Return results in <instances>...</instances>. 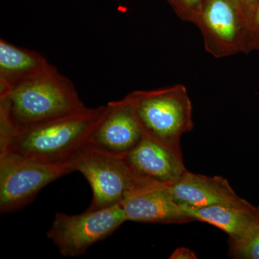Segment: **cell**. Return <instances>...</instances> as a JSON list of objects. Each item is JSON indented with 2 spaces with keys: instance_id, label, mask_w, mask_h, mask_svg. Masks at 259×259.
Listing matches in <instances>:
<instances>
[{
  "instance_id": "cell-1",
  "label": "cell",
  "mask_w": 259,
  "mask_h": 259,
  "mask_svg": "<svg viewBox=\"0 0 259 259\" xmlns=\"http://www.w3.org/2000/svg\"><path fill=\"white\" fill-rule=\"evenodd\" d=\"M87 107L74 83L52 66L0 97V126L10 131L13 138L19 130Z\"/></svg>"
},
{
  "instance_id": "cell-2",
  "label": "cell",
  "mask_w": 259,
  "mask_h": 259,
  "mask_svg": "<svg viewBox=\"0 0 259 259\" xmlns=\"http://www.w3.org/2000/svg\"><path fill=\"white\" fill-rule=\"evenodd\" d=\"M107 110V104L95 108L87 107L19 130L0 153L8 151L46 163H69L89 146Z\"/></svg>"
},
{
  "instance_id": "cell-3",
  "label": "cell",
  "mask_w": 259,
  "mask_h": 259,
  "mask_svg": "<svg viewBox=\"0 0 259 259\" xmlns=\"http://www.w3.org/2000/svg\"><path fill=\"white\" fill-rule=\"evenodd\" d=\"M144 136L182 152V136L194 128L192 104L182 83L127 95Z\"/></svg>"
},
{
  "instance_id": "cell-4",
  "label": "cell",
  "mask_w": 259,
  "mask_h": 259,
  "mask_svg": "<svg viewBox=\"0 0 259 259\" xmlns=\"http://www.w3.org/2000/svg\"><path fill=\"white\" fill-rule=\"evenodd\" d=\"M74 171L88 180L93 190L88 209H98L122 203L150 179L132 169L124 156L110 154L89 146L69 162Z\"/></svg>"
},
{
  "instance_id": "cell-5",
  "label": "cell",
  "mask_w": 259,
  "mask_h": 259,
  "mask_svg": "<svg viewBox=\"0 0 259 259\" xmlns=\"http://www.w3.org/2000/svg\"><path fill=\"white\" fill-rule=\"evenodd\" d=\"M74 171L69 163H46L0 153V212H16L31 203L46 186Z\"/></svg>"
},
{
  "instance_id": "cell-6",
  "label": "cell",
  "mask_w": 259,
  "mask_h": 259,
  "mask_svg": "<svg viewBox=\"0 0 259 259\" xmlns=\"http://www.w3.org/2000/svg\"><path fill=\"white\" fill-rule=\"evenodd\" d=\"M125 222L121 203L105 208L88 209L78 214L57 212L47 236L62 256L77 257L111 236Z\"/></svg>"
},
{
  "instance_id": "cell-7",
  "label": "cell",
  "mask_w": 259,
  "mask_h": 259,
  "mask_svg": "<svg viewBox=\"0 0 259 259\" xmlns=\"http://www.w3.org/2000/svg\"><path fill=\"white\" fill-rule=\"evenodd\" d=\"M196 26L205 51L217 59L243 53L247 23L236 0H203Z\"/></svg>"
},
{
  "instance_id": "cell-8",
  "label": "cell",
  "mask_w": 259,
  "mask_h": 259,
  "mask_svg": "<svg viewBox=\"0 0 259 259\" xmlns=\"http://www.w3.org/2000/svg\"><path fill=\"white\" fill-rule=\"evenodd\" d=\"M107 106L106 115L89 145L110 154L125 156L137 146L144 134L127 95L108 102Z\"/></svg>"
},
{
  "instance_id": "cell-9",
  "label": "cell",
  "mask_w": 259,
  "mask_h": 259,
  "mask_svg": "<svg viewBox=\"0 0 259 259\" xmlns=\"http://www.w3.org/2000/svg\"><path fill=\"white\" fill-rule=\"evenodd\" d=\"M121 204L127 222L181 224L192 221L175 200L168 185L153 180L140 186Z\"/></svg>"
},
{
  "instance_id": "cell-10",
  "label": "cell",
  "mask_w": 259,
  "mask_h": 259,
  "mask_svg": "<svg viewBox=\"0 0 259 259\" xmlns=\"http://www.w3.org/2000/svg\"><path fill=\"white\" fill-rule=\"evenodd\" d=\"M124 158L136 173L163 185L177 183L188 171L182 152L158 144L144 135Z\"/></svg>"
},
{
  "instance_id": "cell-11",
  "label": "cell",
  "mask_w": 259,
  "mask_h": 259,
  "mask_svg": "<svg viewBox=\"0 0 259 259\" xmlns=\"http://www.w3.org/2000/svg\"><path fill=\"white\" fill-rule=\"evenodd\" d=\"M170 192L180 204L204 207L212 204L243 205L241 198L222 177L206 176L187 171L177 183L168 185Z\"/></svg>"
},
{
  "instance_id": "cell-12",
  "label": "cell",
  "mask_w": 259,
  "mask_h": 259,
  "mask_svg": "<svg viewBox=\"0 0 259 259\" xmlns=\"http://www.w3.org/2000/svg\"><path fill=\"white\" fill-rule=\"evenodd\" d=\"M52 66L36 51L0 39V97L40 76Z\"/></svg>"
},
{
  "instance_id": "cell-13",
  "label": "cell",
  "mask_w": 259,
  "mask_h": 259,
  "mask_svg": "<svg viewBox=\"0 0 259 259\" xmlns=\"http://www.w3.org/2000/svg\"><path fill=\"white\" fill-rule=\"evenodd\" d=\"M186 215L192 219L208 223L225 232L230 240L240 238L248 229L258 214V207L248 202L243 205L212 204L194 207L180 204Z\"/></svg>"
},
{
  "instance_id": "cell-14",
  "label": "cell",
  "mask_w": 259,
  "mask_h": 259,
  "mask_svg": "<svg viewBox=\"0 0 259 259\" xmlns=\"http://www.w3.org/2000/svg\"><path fill=\"white\" fill-rule=\"evenodd\" d=\"M229 255L237 259H259V206L258 214L240 238L228 239Z\"/></svg>"
},
{
  "instance_id": "cell-15",
  "label": "cell",
  "mask_w": 259,
  "mask_h": 259,
  "mask_svg": "<svg viewBox=\"0 0 259 259\" xmlns=\"http://www.w3.org/2000/svg\"><path fill=\"white\" fill-rule=\"evenodd\" d=\"M179 18L195 25L200 14L203 0H167Z\"/></svg>"
},
{
  "instance_id": "cell-16",
  "label": "cell",
  "mask_w": 259,
  "mask_h": 259,
  "mask_svg": "<svg viewBox=\"0 0 259 259\" xmlns=\"http://www.w3.org/2000/svg\"><path fill=\"white\" fill-rule=\"evenodd\" d=\"M259 51V3L247 25L243 53Z\"/></svg>"
},
{
  "instance_id": "cell-17",
  "label": "cell",
  "mask_w": 259,
  "mask_h": 259,
  "mask_svg": "<svg viewBox=\"0 0 259 259\" xmlns=\"http://www.w3.org/2000/svg\"><path fill=\"white\" fill-rule=\"evenodd\" d=\"M236 1L244 15L247 25H248V21L258 4L259 0H236Z\"/></svg>"
},
{
  "instance_id": "cell-18",
  "label": "cell",
  "mask_w": 259,
  "mask_h": 259,
  "mask_svg": "<svg viewBox=\"0 0 259 259\" xmlns=\"http://www.w3.org/2000/svg\"><path fill=\"white\" fill-rule=\"evenodd\" d=\"M170 259H196L197 255L194 250L185 247L177 248L169 256Z\"/></svg>"
}]
</instances>
